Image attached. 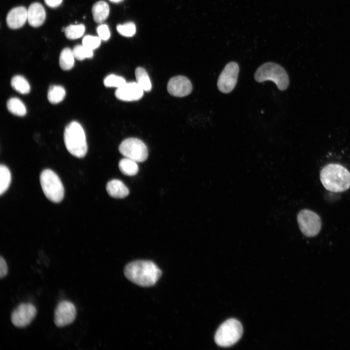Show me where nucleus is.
<instances>
[{
  "instance_id": "f257e3e1",
  "label": "nucleus",
  "mask_w": 350,
  "mask_h": 350,
  "mask_svg": "<svg viewBox=\"0 0 350 350\" xmlns=\"http://www.w3.org/2000/svg\"><path fill=\"white\" fill-rule=\"evenodd\" d=\"M124 273L134 283L142 287H149L156 283L162 272L153 262L139 260L128 263L124 268Z\"/></svg>"
},
{
  "instance_id": "f03ea898",
  "label": "nucleus",
  "mask_w": 350,
  "mask_h": 350,
  "mask_svg": "<svg viewBox=\"0 0 350 350\" xmlns=\"http://www.w3.org/2000/svg\"><path fill=\"white\" fill-rule=\"evenodd\" d=\"M320 179L325 188L332 192H343L350 187V173L340 164L332 163L324 166Z\"/></svg>"
},
{
  "instance_id": "7ed1b4c3",
  "label": "nucleus",
  "mask_w": 350,
  "mask_h": 350,
  "mask_svg": "<svg viewBox=\"0 0 350 350\" xmlns=\"http://www.w3.org/2000/svg\"><path fill=\"white\" fill-rule=\"evenodd\" d=\"M64 140L68 151L73 156L82 158L88 151L84 130L79 123L73 121L65 127Z\"/></svg>"
},
{
  "instance_id": "20e7f679",
  "label": "nucleus",
  "mask_w": 350,
  "mask_h": 350,
  "mask_svg": "<svg viewBox=\"0 0 350 350\" xmlns=\"http://www.w3.org/2000/svg\"><path fill=\"white\" fill-rule=\"evenodd\" d=\"M254 78L259 83L267 80L274 82L280 90L287 89L289 83L288 74L280 65L267 62L261 65L256 70Z\"/></svg>"
},
{
  "instance_id": "39448f33",
  "label": "nucleus",
  "mask_w": 350,
  "mask_h": 350,
  "mask_svg": "<svg viewBox=\"0 0 350 350\" xmlns=\"http://www.w3.org/2000/svg\"><path fill=\"white\" fill-rule=\"evenodd\" d=\"M40 182L46 197L54 203L61 202L64 196V188L58 175L51 169L44 170L40 175Z\"/></svg>"
},
{
  "instance_id": "423d86ee",
  "label": "nucleus",
  "mask_w": 350,
  "mask_h": 350,
  "mask_svg": "<svg viewBox=\"0 0 350 350\" xmlns=\"http://www.w3.org/2000/svg\"><path fill=\"white\" fill-rule=\"evenodd\" d=\"M243 332L242 325L238 320L228 319L216 331L214 337L215 343L222 347L231 346L241 338Z\"/></svg>"
},
{
  "instance_id": "0eeeda50",
  "label": "nucleus",
  "mask_w": 350,
  "mask_h": 350,
  "mask_svg": "<svg viewBox=\"0 0 350 350\" xmlns=\"http://www.w3.org/2000/svg\"><path fill=\"white\" fill-rule=\"evenodd\" d=\"M119 150L125 158L137 162H143L148 157L146 145L138 138H130L123 140L119 145Z\"/></svg>"
},
{
  "instance_id": "6e6552de",
  "label": "nucleus",
  "mask_w": 350,
  "mask_h": 350,
  "mask_svg": "<svg viewBox=\"0 0 350 350\" xmlns=\"http://www.w3.org/2000/svg\"><path fill=\"white\" fill-rule=\"evenodd\" d=\"M297 221L301 231L306 236H315L320 230V218L311 210H303L299 211L297 216Z\"/></svg>"
},
{
  "instance_id": "1a4fd4ad",
  "label": "nucleus",
  "mask_w": 350,
  "mask_h": 350,
  "mask_svg": "<svg viewBox=\"0 0 350 350\" xmlns=\"http://www.w3.org/2000/svg\"><path fill=\"white\" fill-rule=\"evenodd\" d=\"M239 67L235 62L228 63L225 67L217 81L218 89L222 93H228L237 84Z\"/></svg>"
},
{
  "instance_id": "9d476101",
  "label": "nucleus",
  "mask_w": 350,
  "mask_h": 350,
  "mask_svg": "<svg viewBox=\"0 0 350 350\" xmlns=\"http://www.w3.org/2000/svg\"><path fill=\"white\" fill-rule=\"evenodd\" d=\"M36 313V309L33 304L30 303H21L12 313L11 322L17 327H25L33 320Z\"/></svg>"
},
{
  "instance_id": "9b49d317",
  "label": "nucleus",
  "mask_w": 350,
  "mask_h": 350,
  "mask_svg": "<svg viewBox=\"0 0 350 350\" xmlns=\"http://www.w3.org/2000/svg\"><path fill=\"white\" fill-rule=\"evenodd\" d=\"M76 316V309L71 302L63 300L57 305L55 312L54 322L56 326L62 327L71 324Z\"/></svg>"
},
{
  "instance_id": "f8f14e48",
  "label": "nucleus",
  "mask_w": 350,
  "mask_h": 350,
  "mask_svg": "<svg viewBox=\"0 0 350 350\" xmlns=\"http://www.w3.org/2000/svg\"><path fill=\"white\" fill-rule=\"evenodd\" d=\"M192 87L190 80L184 76H176L170 79L167 84V90L172 95L184 97L190 94Z\"/></svg>"
},
{
  "instance_id": "ddd939ff",
  "label": "nucleus",
  "mask_w": 350,
  "mask_h": 350,
  "mask_svg": "<svg viewBox=\"0 0 350 350\" xmlns=\"http://www.w3.org/2000/svg\"><path fill=\"white\" fill-rule=\"evenodd\" d=\"M143 92L144 91L137 82H129L118 88L115 95L119 100L133 101L140 100L142 97Z\"/></svg>"
},
{
  "instance_id": "4468645a",
  "label": "nucleus",
  "mask_w": 350,
  "mask_h": 350,
  "mask_svg": "<svg viewBox=\"0 0 350 350\" xmlns=\"http://www.w3.org/2000/svg\"><path fill=\"white\" fill-rule=\"evenodd\" d=\"M27 20V10L23 6L11 9L6 17L7 26L11 29H18L23 26Z\"/></svg>"
},
{
  "instance_id": "2eb2a0df",
  "label": "nucleus",
  "mask_w": 350,
  "mask_h": 350,
  "mask_svg": "<svg viewBox=\"0 0 350 350\" xmlns=\"http://www.w3.org/2000/svg\"><path fill=\"white\" fill-rule=\"evenodd\" d=\"M46 18V12L43 6L39 3L31 4L27 9V20L32 27L42 25Z\"/></svg>"
},
{
  "instance_id": "dca6fc26",
  "label": "nucleus",
  "mask_w": 350,
  "mask_h": 350,
  "mask_svg": "<svg viewBox=\"0 0 350 350\" xmlns=\"http://www.w3.org/2000/svg\"><path fill=\"white\" fill-rule=\"evenodd\" d=\"M108 194L114 198H122L127 196L129 193V190L124 184L119 179H112L106 185Z\"/></svg>"
},
{
  "instance_id": "f3484780",
  "label": "nucleus",
  "mask_w": 350,
  "mask_h": 350,
  "mask_svg": "<svg viewBox=\"0 0 350 350\" xmlns=\"http://www.w3.org/2000/svg\"><path fill=\"white\" fill-rule=\"evenodd\" d=\"M92 13L94 20L96 23H101L104 22L109 15V6L105 1H99L93 5Z\"/></svg>"
},
{
  "instance_id": "a211bd4d",
  "label": "nucleus",
  "mask_w": 350,
  "mask_h": 350,
  "mask_svg": "<svg viewBox=\"0 0 350 350\" xmlns=\"http://www.w3.org/2000/svg\"><path fill=\"white\" fill-rule=\"evenodd\" d=\"M74 58L72 50L69 48L64 49L59 56V63L61 68L65 70L71 69L74 64Z\"/></svg>"
},
{
  "instance_id": "6ab92c4d",
  "label": "nucleus",
  "mask_w": 350,
  "mask_h": 350,
  "mask_svg": "<svg viewBox=\"0 0 350 350\" xmlns=\"http://www.w3.org/2000/svg\"><path fill=\"white\" fill-rule=\"evenodd\" d=\"M135 76L136 82L144 91L148 92L151 90V82L147 72L144 68L138 67L135 70Z\"/></svg>"
},
{
  "instance_id": "aec40b11",
  "label": "nucleus",
  "mask_w": 350,
  "mask_h": 350,
  "mask_svg": "<svg viewBox=\"0 0 350 350\" xmlns=\"http://www.w3.org/2000/svg\"><path fill=\"white\" fill-rule=\"evenodd\" d=\"M66 96L65 88L59 85H52L48 90V99L52 104H57L63 100Z\"/></svg>"
},
{
  "instance_id": "412c9836",
  "label": "nucleus",
  "mask_w": 350,
  "mask_h": 350,
  "mask_svg": "<svg viewBox=\"0 0 350 350\" xmlns=\"http://www.w3.org/2000/svg\"><path fill=\"white\" fill-rule=\"evenodd\" d=\"M7 108L11 113L18 116H24L27 113L26 108L23 103L16 97L11 98L8 100Z\"/></svg>"
},
{
  "instance_id": "4be33fe9",
  "label": "nucleus",
  "mask_w": 350,
  "mask_h": 350,
  "mask_svg": "<svg viewBox=\"0 0 350 350\" xmlns=\"http://www.w3.org/2000/svg\"><path fill=\"white\" fill-rule=\"evenodd\" d=\"M119 167L123 174L128 176L136 175L139 171L137 162L127 158H122L120 161Z\"/></svg>"
},
{
  "instance_id": "5701e85b",
  "label": "nucleus",
  "mask_w": 350,
  "mask_h": 350,
  "mask_svg": "<svg viewBox=\"0 0 350 350\" xmlns=\"http://www.w3.org/2000/svg\"><path fill=\"white\" fill-rule=\"evenodd\" d=\"M11 85L13 89L21 94H27L30 91L29 82L21 75L14 76L11 79Z\"/></svg>"
},
{
  "instance_id": "b1692460",
  "label": "nucleus",
  "mask_w": 350,
  "mask_h": 350,
  "mask_svg": "<svg viewBox=\"0 0 350 350\" xmlns=\"http://www.w3.org/2000/svg\"><path fill=\"white\" fill-rule=\"evenodd\" d=\"M11 181V175L9 168L3 164L0 166V194L8 189Z\"/></svg>"
},
{
  "instance_id": "393cba45",
  "label": "nucleus",
  "mask_w": 350,
  "mask_h": 350,
  "mask_svg": "<svg viewBox=\"0 0 350 350\" xmlns=\"http://www.w3.org/2000/svg\"><path fill=\"white\" fill-rule=\"evenodd\" d=\"M85 27L82 24L70 25L64 29L66 37L69 39L81 37L84 34Z\"/></svg>"
},
{
  "instance_id": "a878e982",
  "label": "nucleus",
  "mask_w": 350,
  "mask_h": 350,
  "mask_svg": "<svg viewBox=\"0 0 350 350\" xmlns=\"http://www.w3.org/2000/svg\"><path fill=\"white\" fill-rule=\"evenodd\" d=\"M72 52L75 59L83 60L87 58H91L93 56V50H90L83 45L75 46Z\"/></svg>"
},
{
  "instance_id": "bb28decb",
  "label": "nucleus",
  "mask_w": 350,
  "mask_h": 350,
  "mask_svg": "<svg viewBox=\"0 0 350 350\" xmlns=\"http://www.w3.org/2000/svg\"><path fill=\"white\" fill-rule=\"evenodd\" d=\"M126 81L122 77L115 74L107 76L104 80L105 86L108 88H119L126 83Z\"/></svg>"
},
{
  "instance_id": "cd10ccee",
  "label": "nucleus",
  "mask_w": 350,
  "mask_h": 350,
  "mask_svg": "<svg viewBox=\"0 0 350 350\" xmlns=\"http://www.w3.org/2000/svg\"><path fill=\"white\" fill-rule=\"evenodd\" d=\"M118 32L124 36L130 37L136 33V26L133 22H127L123 25L119 24L117 26Z\"/></svg>"
},
{
  "instance_id": "c85d7f7f",
  "label": "nucleus",
  "mask_w": 350,
  "mask_h": 350,
  "mask_svg": "<svg viewBox=\"0 0 350 350\" xmlns=\"http://www.w3.org/2000/svg\"><path fill=\"white\" fill-rule=\"evenodd\" d=\"M101 40V39L99 36L88 35L83 38L82 40V45L93 51L100 46Z\"/></svg>"
},
{
  "instance_id": "c756f323",
  "label": "nucleus",
  "mask_w": 350,
  "mask_h": 350,
  "mask_svg": "<svg viewBox=\"0 0 350 350\" xmlns=\"http://www.w3.org/2000/svg\"><path fill=\"white\" fill-rule=\"evenodd\" d=\"M99 37L101 40H107L110 36V31L107 25L102 24L99 26L97 29Z\"/></svg>"
},
{
  "instance_id": "7c9ffc66",
  "label": "nucleus",
  "mask_w": 350,
  "mask_h": 350,
  "mask_svg": "<svg viewBox=\"0 0 350 350\" xmlns=\"http://www.w3.org/2000/svg\"><path fill=\"white\" fill-rule=\"evenodd\" d=\"M8 269L7 263L4 259L0 256V277L1 279L4 278L8 273Z\"/></svg>"
},
{
  "instance_id": "2f4dec72",
  "label": "nucleus",
  "mask_w": 350,
  "mask_h": 350,
  "mask_svg": "<svg viewBox=\"0 0 350 350\" xmlns=\"http://www.w3.org/2000/svg\"><path fill=\"white\" fill-rule=\"evenodd\" d=\"M63 0H44L45 4L49 7L55 8L59 6Z\"/></svg>"
},
{
  "instance_id": "473e14b6",
  "label": "nucleus",
  "mask_w": 350,
  "mask_h": 350,
  "mask_svg": "<svg viewBox=\"0 0 350 350\" xmlns=\"http://www.w3.org/2000/svg\"><path fill=\"white\" fill-rule=\"evenodd\" d=\"M110 0L111 1H113V2H118V1H121V0Z\"/></svg>"
}]
</instances>
